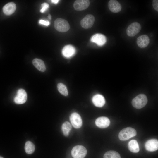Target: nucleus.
Masks as SVG:
<instances>
[{
  "label": "nucleus",
  "mask_w": 158,
  "mask_h": 158,
  "mask_svg": "<svg viewBox=\"0 0 158 158\" xmlns=\"http://www.w3.org/2000/svg\"><path fill=\"white\" fill-rule=\"evenodd\" d=\"M146 149L149 151L153 152L158 149V141L157 140L153 139L147 141L145 144Z\"/></svg>",
  "instance_id": "nucleus-12"
},
{
  "label": "nucleus",
  "mask_w": 158,
  "mask_h": 158,
  "mask_svg": "<svg viewBox=\"0 0 158 158\" xmlns=\"http://www.w3.org/2000/svg\"><path fill=\"white\" fill-rule=\"evenodd\" d=\"M141 28L140 24L138 22H134L130 24L126 29V33L129 37H133L138 34Z\"/></svg>",
  "instance_id": "nucleus-5"
},
{
  "label": "nucleus",
  "mask_w": 158,
  "mask_h": 158,
  "mask_svg": "<svg viewBox=\"0 0 158 158\" xmlns=\"http://www.w3.org/2000/svg\"><path fill=\"white\" fill-rule=\"evenodd\" d=\"M147 102V99L146 96L142 94L138 95L133 99L132 104L134 107L139 109L145 106Z\"/></svg>",
  "instance_id": "nucleus-3"
},
{
  "label": "nucleus",
  "mask_w": 158,
  "mask_h": 158,
  "mask_svg": "<svg viewBox=\"0 0 158 158\" xmlns=\"http://www.w3.org/2000/svg\"><path fill=\"white\" fill-rule=\"evenodd\" d=\"M152 6L155 10L158 11V0H153L152 1Z\"/></svg>",
  "instance_id": "nucleus-25"
},
{
  "label": "nucleus",
  "mask_w": 158,
  "mask_h": 158,
  "mask_svg": "<svg viewBox=\"0 0 158 158\" xmlns=\"http://www.w3.org/2000/svg\"><path fill=\"white\" fill-rule=\"evenodd\" d=\"M0 158H4L3 157L1 156H0Z\"/></svg>",
  "instance_id": "nucleus-29"
},
{
  "label": "nucleus",
  "mask_w": 158,
  "mask_h": 158,
  "mask_svg": "<svg viewBox=\"0 0 158 158\" xmlns=\"http://www.w3.org/2000/svg\"><path fill=\"white\" fill-rule=\"evenodd\" d=\"M106 40L105 36L100 33L95 34L92 36L91 39L92 42L96 43L99 46H102L104 44Z\"/></svg>",
  "instance_id": "nucleus-10"
},
{
  "label": "nucleus",
  "mask_w": 158,
  "mask_h": 158,
  "mask_svg": "<svg viewBox=\"0 0 158 158\" xmlns=\"http://www.w3.org/2000/svg\"><path fill=\"white\" fill-rule=\"evenodd\" d=\"M76 49L71 45H67L64 46L62 50V54L63 56L67 58H70L75 54Z\"/></svg>",
  "instance_id": "nucleus-11"
},
{
  "label": "nucleus",
  "mask_w": 158,
  "mask_h": 158,
  "mask_svg": "<svg viewBox=\"0 0 158 158\" xmlns=\"http://www.w3.org/2000/svg\"><path fill=\"white\" fill-rule=\"evenodd\" d=\"M41 9L40 10V12L42 13H44L49 8V5L46 3H44L41 4Z\"/></svg>",
  "instance_id": "nucleus-24"
},
{
  "label": "nucleus",
  "mask_w": 158,
  "mask_h": 158,
  "mask_svg": "<svg viewBox=\"0 0 158 158\" xmlns=\"http://www.w3.org/2000/svg\"><path fill=\"white\" fill-rule=\"evenodd\" d=\"M136 131L133 128L127 127L123 128L119 132L118 137L121 141H126L135 136Z\"/></svg>",
  "instance_id": "nucleus-1"
},
{
  "label": "nucleus",
  "mask_w": 158,
  "mask_h": 158,
  "mask_svg": "<svg viewBox=\"0 0 158 158\" xmlns=\"http://www.w3.org/2000/svg\"><path fill=\"white\" fill-rule=\"evenodd\" d=\"M70 119L73 126L76 128H80L82 126V121L80 115L77 113H72L70 116Z\"/></svg>",
  "instance_id": "nucleus-8"
},
{
  "label": "nucleus",
  "mask_w": 158,
  "mask_h": 158,
  "mask_svg": "<svg viewBox=\"0 0 158 158\" xmlns=\"http://www.w3.org/2000/svg\"><path fill=\"white\" fill-rule=\"evenodd\" d=\"M95 21L94 16L91 14L86 15L80 21V25L85 29L91 28L93 25Z\"/></svg>",
  "instance_id": "nucleus-6"
},
{
  "label": "nucleus",
  "mask_w": 158,
  "mask_h": 158,
  "mask_svg": "<svg viewBox=\"0 0 158 158\" xmlns=\"http://www.w3.org/2000/svg\"><path fill=\"white\" fill-rule=\"evenodd\" d=\"M25 149L26 152L27 154H32L35 151V145L31 141H28L25 143Z\"/></svg>",
  "instance_id": "nucleus-21"
},
{
  "label": "nucleus",
  "mask_w": 158,
  "mask_h": 158,
  "mask_svg": "<svg viewBox=\"0 0 158 158\" xmlns=\"http://www.w3.org/2000/svg\"><path fill=\"white\" fill-rule=\"evenodd\" d=\"M32 63L35 67L39 71L44 72L46 69L44 62L41 59L35 58L32 61Z\"/></svg>",
  "instance_id": "nucleus-18"
},
{
  "label": "nucleus",
  "mask_w": 158,
  "mask_h": 158,
  "mask_svg": "<svg viewBox=\"0 0 158 158\" xmlns=\"http://www.w3.org/2000/svg\"><path fill=\"white\" fill-rule=\"evenodd\" d=\"M96 125L99 128H104L110 125V121L108 118L104 116L100 117L97 118L95 121Z\"/></svg>",
  "instance_id": "nucleus-13"
},
{
  "label": "nucleus",
  "mask_w": 158,
  "mask_h": 158,
  "mask_svg": "<svg viewBox=\"0 0 158 158\" xmlns=\"http://www.w3.org/2000/svg\"><path fill=\"white\" fill-rule=\"evenodd\" d=\"M150 42V39L146 35H143L139 36L137 40L138 45L142 48L147 47L148 45Z\"/></svg>",
  "instance_id": "nucleus-15"
},
{
  "label": "nucleus",
  "mask_w": 158,
  "mask_h": 158,
  "mask_svg": "<svg viewBox=\"0 0 158 158\" xmlns=\"http://www.w3.org/2000/svg\"><path fill=\"white\" fill-rule=\"evenodd\" d=\"M27 94L25 91L23 89H19L16 95L14 98L15 103L18 104L24 103L27 99Z\"/></svg>",
  "instance_id": "nucleus-7"
},
{
  "label": "nucleus",
  "mask_w": 158,
  "mask_h": 158,
  "mask_svg": "<svg viewBox=\"0 0 158 158\" xmlns=\"http://www.w3.org/2000/svg\"><path fill=\"white\" fill-rule=\"evenodd\" d=\"M90 4L89 0H77L75 1L73 4V7L77 11H82L87 8Z\"/></svg>",
  "instance_id": "nucleus-9"
},
{
  "label": "nucleus",
  "mask_w": 158,
  "mask_h": 158,
  "mask_svg": "<svg viewBox=\"0 0 158 158\" xmlns=\"http://www.w3.org/2000/svg\"><path fill=\"white\" fill-rule=\"evenodd\" d=\"M48 19L50 20H51V16L50 14H49L48 15Z\"/></svg>",
  "instance_id": "nucleus-28"
},
{
  "label": "nucleus",
  "mask_w": 158,
  "mask_h": 158,
  "mask_svg": "<svg viewBox=\"0 0 158 158\" xmlns=\"http://www.w3.org/2000/svg\"><path fill=\"white\" fill-rule=\"evenodd\" d=\"M104 158H121L119 154L114 151H109L104 154Z\"/></svg>",
  "instance_id": "nucleus-22"
},
{
  "label": "nucleus",
  "mask_w": 158,
  "mask_h": 158,
  "mask_svg": "<svg viewBox=\"0 0 158 158\" xmlns=\"http://www.w3.org/2000/svg\"><path fill=\"white\" fill-rule=\"evenodd\" d=\"M128 148L132 152L136 153L139 152L140 148L138 143L135 140H133L128 143Z\"/></svg>",
  "instance_id": "nucleus-19"
},
{
  "label": "nucleus",
  "mask_w": 158,
  "mask_h": 158,
  "mask_svg": "<svg viewBox=\"0 0 158 158\" xmlns=\"http://www.w3.org/2000/svg\"><path fill=\"white\" fill-rule=\"evenodd\" d=\"M54 26L57 31L61 32H66L70 29V25L68 21L61 18H58L55 20Z\"/></svg>",
  "instance_id": "nucleus-2"
},
{
  "label": "nucleus",
  "mask_w": 158,
  "mask_h": 158,
  "mask_svg": "<svg viewBox=\"0 0 158 158\" xmlns=\"http://www.w3.org/2000/svg\"><path fill=\"white\" fill-rule=\"evenodd\" d=\"M108 6L110 11L114 13L119 12L122 9L121 4L115 0H109L108 3Z\"/></svg>",
  "instance_id": "nucleus-14"
},
{
  "label": "nucleus",
  "mask_w": 158,
  "mask_h": 158,
  "mask_svg": "<svg viewBox=\"0 0 158 158\" xmlns=\"http://www.w3.org/2000/svg\"><path fill=\"white\" fill-rule=\"evenodd\" d=\"M61 128L64 135L65 136H67L69 134L72 127L71 124L69 122L66 121L62 124Z\"/></svg>",
  "instance_id": "nucleus-20"
},
{
  "label": "nucleus",
  "mask_w": 158,
  "mask_h": 158,
  "mask_svg": "<svg viewBox=\"0 0 158 158\" xmlns=\"http://www.w3.org/2000/svg\"><path fill=\"white\" fill-rule=\"evenodd\" d=\"M39 23L46 26H48L50 24V23L49 21L42 19L39 20Z\"/></svg>",
  "instance_id": "nucleus-26"
},
{
  "label": "nucleus",
  "mask_w": 158,
  "mask_h": 158,
  "mask_svg": "<svg viewBox=\"0 0 158 158\" xmlns=\"http://www.w3.org/2000/svg\"><path fill=\"white\" fill-rule=\"evenodd\" d=\"M92 100L94 105L98 107H103L105 103V99L104 96L99 94H96L94 96Z\"/></svg>",
  "instance_id": "nucleus-16"
},
{
  "label": "nucleus",
  "mask_w": 158,
  "mask_h": 158,
  "mask_svg": "<svg viewBox=\"0 0 158 158\" xmlns=\"http://www.w3.org/2000/svg\"><path fill=\"white\" fill-rule=\"evenodd\" d=\"M59 0H51V2L52 3L56 4L59 2Z\"/></svg>",
  "instance_id": "nucleus-27"
},
{
  "label": "nucleus",
  "mask_w": 158,
  "mask_h": 158,
  "mask_svg": "<svg viewBox=\"0 0 158 158\" xmlns=\"http://www.w3.org/2000/svg\"><path fill=\"white\" fill-rule=\"evenodd\" d=\"M16 8V4L13 2H10L4 6L3 8V11L5 14L9 15L14 12Z\"/></svg>",
  "instance_id": "nucleus-17"
},
{
  "label": "nucleus",
  "mask_w": 158,
  "mask_h": 158,
  "mask_svg": "<svg viewBox=\"0 0 158 158\" xmlns=\"http://www.w3.org/2000/svg\"><path fill=\"white\" fill-rule=\"evenodd\" d=\"M57 88L59 92L65 96L68 95V91L66 86L62 83H59L57 85Z\"/></svg>",
  "instance_id": "nucleus-23"
},
{
  "label": "nucleus",
  "mask_w": 158,
  "mask_h": 158,
  "mask_svg": "<svg viewBox=\"0 0 158 158\" xmlns=\"http://www.w3.org/2000/svg\"><path fill=\"white\" fill-rule=\"evenodd\" d=\"M87 153V150L86 148L81 145L75 146L71 151V155L73 158H84Z\"/></svg>",
  "instance_id": "nucleus-4"
}]
</instances>
